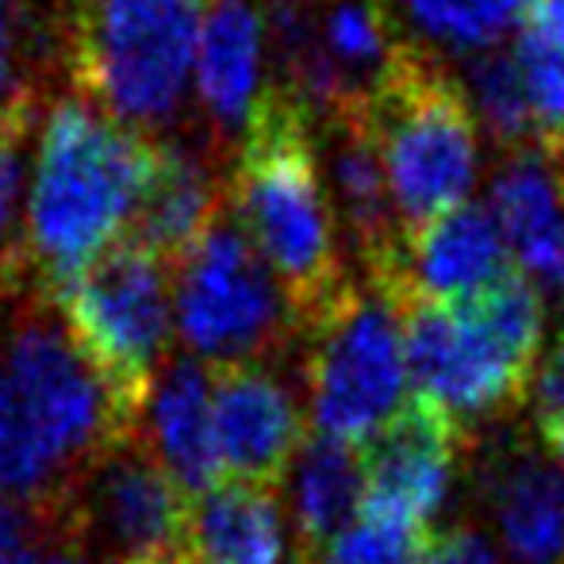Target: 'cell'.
<instances>
[{
	"instance_id": "obj_30",
	"label": "cell",
	"mask_w": 564,
	"mask_h": 564,
	"mask_svg": "<svg viewBox=\"0 0 564 564\" xmlns=\"http://www.w3.org/2000/svg\"><path fill=\"white\" fill-rule=\"evenodd\" d=\"M20 112L15 105V54H12V12L0 0V119Z\"/></svg>"
},
{
	"instance_id": "obj_1",
	"label": "cell",
	"mask_w": 564,
	"mask_h": 564,
	"mask_svg": "<svg viewBox=\"0 0 564 564\" xmlns=\"http://www.w3.org/2000/svg\"><path fill=\"white\" fill-rule=\"evenodd\" d=\"M158 162L139 131L85 100H62L39 134L23 238L46 289L123 242Z\"/></svg>"
},
{
	"instance_id": "obj_11",
	"label": "cell",
	"mask_w": 564,
	"mask_h": 564,
	"mask_svg": "<svg viewBox=\"0 0 564 564\" xmlns=\"http://www.w3.org/2000/svg\"><path fill=\"white\" fill-rule=\"evenodd\" d=\"M511 273L503 230L488 204H460L431 224L403 230L384 258L372 265V281L395 292L403 307L465 304Z\"/></svg>"
},
{
	"instance_id": "obj_14",
	"label": "cell",
	"mask_w": 564,
	"mask_h": 564,
	"mask_svg": "<svg viewBox=\"0 0 564 564\" xmlns=\"http://www.w3.org/2000/svg\"><path fill=\"white\" fill-rule=\"evenodd\" d=\"M212 384L216 372L208 365L173 357L154 372L134 415V438L188 499L224 480L212 423Z\"/></svg>"
},
{
	"instance_id": "obj_24",
	"label": "cell",
	"mask_w": 564,
	"mask_h": 564,
	"mask_svg": "<svg viewBox=\"0 0 564 564\" xmlns=\"http://www.w3.org/2000/svg\"><path fill=\"white\" fill-rule=\"evenodd\" d=\"M465 97H468V105H473V116L484 119V127H488L499 142H514V150H522V142L534 139L527 93H522L511 51L476 54L473 66H468Z\"/></svg>"
},
{
	"instance_id": "obj_32",
	"label": "cell",
	"mask_w": 564,
	"mask_h": 564,
	"mask_svg": "<svg viewBox=\"0 0 564 564\" xmlns=\"http://www.w3.org/2000/svg\"><path fill=\"white\" fill-rule=\"evenodd\" d=\"M527 28L553 43H564V0H530Z\"/></svg>"
},
{
	"instance_id": "obj_6",
	"label": "cell",
	"mask_w": 564,
	"mask_h": 564,
	"mask_svg": "<svg viewBox=\"0 0 564 564\" xmlns=\"http://www.w3.org/2000/svg\"><path fill=\"white\" fill-rule=\"evenodd\" d=\"M0 377L74 484L100 449L134 431V411L77 346L51 300L15 307L0 327Z\"/></svg>"
},
{
	"instance_id": "obj_23",
	"label": "cell",
	"mask_w": 564,
	"mask_h": 564,
	"mask_svg": "<svg viewBox=\"0 0 564 564\" xmlns=\"http://www.w3.org/2000/svg\"><path fill=\"white\" fill-rule=\"evenodd\" d=\"M511 58L527 93L534 147L550 158H564V43L522 28Z\"/></svg>"
},
{
	"instance_id": "obj_21",
	"label": "cell",
	"mask_w": 564,
	"mask_h": 564,
	"mask_svg": "<svg viewBox=\"0 0 564 564\" xmlns=\"http://www.w3.org/2000/svg\"><path fill=\"white\" fill-rule=\"evenodd\" d=\"M327 142H330V188L338 196V212L346 219V227H354L357 242L369 253V261L377 265L388 253V246L400 238L380 154L354 108L330 116Z\"/></svg>"
},
{
	"instance_id": "obj_2",
	"label": "cell",
	"mask_w": 564,
	"mask_h": 564,
	"mask_svg": "<svg viewBox=\"0 0 564 564\" xmlns=\"http://www.w3.org/2000/svg\"><path fill=\"white\" fill-rule=\"evenodd\" d=\"M235 227L289 292L300 319L341 289L335 208L319 177L307 112L284 93L261 97L230 181Z\"/></svg>"
},
{
	"instance_id": "obj_28",
	"label": "cell",
	"mask_w": 564,
	"mask_h": 564,
	"mask_svg": "<svg viewBox=\"0 0 564 564\" xmlns=\"http://www.w3.org/2000/svg\"><path fill=\"white\" fill-rule=\"evenodd\" d=\"M527 400L542 426L564 419V330L538 354L527 380Z\"/></svg>"
},
{
	"instance_id": "obj_19",
	"label": "cell",
	"mask_w": 564,
	"mask_h": 564,
	"mask_svg": "<svg viewBox=\"0 0 564 564\" xmlns=\"http://www.w3.org/2000/svg\"><path fill=\"white\" fill-rule=\"evenodd\" d=\"M216 208L219 196L208 165L185 147H158L154 173L131 224V242L147 246L162 261H181L216 224Z\"/></svg>"
},
{
	"instance_id": "obj_33",
	"label": "cell",
	"mask_w": 564,
	"mask_h": 564,
	"mask_svg": "<svg viewBox=\"0 0 564 564\" xmlns=\"http://www.w3.org/2000/svg\"><path fill=\"white\" fill-rule=\"evenodd\" d=\"M542 438H545V446H550V457L564 468V419H557V423H550V426H542Z\"/></svg>"
},
{
	"instance_id": "obj_16",
	"label": "cell",
	"mask_w": 564,
	"mask_h": 564,
	"mask_svg": "<svg viewBox=\"0 0 564 564\" xmlns=\"http://www.w3.org/2000/svg\"><path fill=\"white\" fill-rule=\"evenodd\" d=\"M491 542L507 564H564V468L550 453L503 446L480 476Z\"/></svg>"
},
{
	"instance_id": "obj_20",
	"label": "cell",
	"mask_w": 564,
	"mask_h": 564,
	"mask_svg": "<svg viewBox=\"0 0 564 564\" xmlns=\"http://www.w3.org/2000/svg\"><path fill=\"white\" fill-rule=\"evenodd\" d=\"M284 511L292 519L300 545L315 550L335 538L346 522L361 514L365 503V460L357 449L330 438H304L296 457L284 468Z\"/></svg>"
},
{
	"instance_id": "obj_17",
	"label": "cell",
	"mask_w": 564,
	"mask_h": 564,
	"mask_svg": "<svg viewBox=\"0 0 564 564\" xmlns=\"http://www.w3.org/2000/svg\"><path fill=\"white\" fill-rule=\"evenodd\" d=\"M177 564H307V553L269 484L219 480L188 499Z\"/></svg>"
},
{
	"instance_id": "obj_26",
	"label": "cell",
	"mask_w": 564,
	"mask_h": 564,
	"mask_svg": "<svg viewBox=\"0 0 564 564\" xmlns=\"http://www.w3.org/2000/svg\"><path fill=\"white\" fill-rule=\"evenodd\" d=\"M28 193V112L0 119V269L12 265L20 208Z\"/></svg>"
},
{
	"instance_id": "obj_9",
	"label": "cell",
	"mask_w": 564,
	"mask_h": 564,
	"mask_svg": "<svg viewBox=\"0 0 564 564\" xmlns=\"http://www.w3.org/2000/svg\"><path fill=\"white\" fill-rule=\"evenodd\" d=\"M212 0H93L77 35V74L105 112L162 123L181 108Z\"/></svg>"
},
{
	"instance_id": "obj_15",
	"label": "cell",
	"mask_w": 564,
	"mask_h": 564,
	"mask_svg": "<svg viewBox=\"0 0 564 564\" xmlns=\"http://www.w3.org/2000/svg\"><path fill=\"white\" fill-rule=\"evenodd\" d=\"M507 253L542 296L564 300V165L545 150H514L488 196Z\"/></svg>"
},
{
	"instance_id": "obj_5",
	"label": "cell",
	"mask_w": 564,
	"mask_h": 564,
	"mask_svg": "<svg viewBox=\"0 0 564 564\" xmlns=\"http://www.w3.org/2000/svg\"><path fill=\"white\" fill-rule=\"evenodd\" d=\"M304 411L319 438L372 446L411 408L403 304L380 281L341 284L312 315Z\"/></svg>"
},
{
	"instance_id": "obj_27",
	"label": "cell",
	"mask_w": 564,
	"mask_h": 564,
	"mask_svg": "<svg viewBox=\"0 0 564 564\" xmlns=\"http://www.w3.org/2000/svg\"><path fill=\"white\" fill-rule=\"evenodd\" d=\"M46 514L0 499V564H43Z\"/></svg>"
},
{
	"instance_id": "obj_3",
	"label": "cell",
	"mask_w": 564,
	"mask_h": 564,
	"mask_svg": "<svg viewBox=\"0 0 564 564\" xmlns=\"http://www.w3.org/2000/svg\"><path fill=\"white\" fill-rule=\"evenodd\" d=\"M545 319V296L514 269L465 304L403 307L415 408L453 431L511 408L542 354Z\"/></svg>"
},
{
	"instance_id": "obj_18",
	"label": "cell",
	"mask_w": 564,
	"mask_h": 564,
	"mask_svg": "<svg viewBox=\"0 0 564 564\" xmlns=\"http://www.w3.org/2000/svg\"><path fill=\"white\" fill-rule=\"evenodd\" d=\"M265 23L250 0H212L196 43L193 82L219 127H246L261 105Z\"/></svg>"
},
{
	"instance_id": "obj_8",
	"label": "cell",
	"mask_w": 564,
	"mask_h": 564,
	"mask_svg": "<svg viewBox=\"0 0 564 564\" xmlns=\"http://www.w3.org/2000/svg\"><path fill=\"white\" fill-rule=\"evenodd\" d=\"M46 292L77 346L139 415L142 395L177 335L170 265L147 246L123 238Z\"/></svg>"
},
{
	"instance_id": "obj_22",
	"label": "cell",
	"mask_w": 564,
	"mask_h": 564,
	"mask_svg": "<svg viewBox=\"0 0 564 564\" xmlns=\"http://www.w3.org/2000/svg\"><path fill=\"white\" fill-rule=\"evenodd\" d=\"M530 0H400L408 23L442 51L484 54L527 20Z\"/></svg>"
},
{
	"instance_id": "obj_25",
	"label": "cell",
	"mask_w": 564,
	"mask_h": 564,
	"mask_svg": "<svg viewBox=\"0 0 564 564\" xmlns=\"http://www.w3.org/2000/svg\"><path fill=\"white\" fill-rule=\"evenodd\" d=\"M423 550L419 530L361 511L335 538L315 545L307 564H423Z\"/></svg>"
},
{
	"instance_id": "obj_34",
	"label": "cell",
	"mask_w": 564,
	"mask_h": 564,
	"mask_svg": "<svg viewBox=\"0 0 564 564\" xmlns=\"http://www.w3.org/2000/svg\"><path fill=\"white\" fill-rule=\"evenodd\" d=\"M0 284H4V269H0Z\"/></svg>"
},
{
	"instance_id": "obj_4",
	"label": "cell",
	"mask_w": 564,
	"mask_h": 564,
	"mask_svg": "<svg viewBox=\"0 0 564 564\" xmlns=\"http://www.w3.org/2000/svg\"><path fill=\"white\" fill-rule=\"evenodd\" d=\"M354 112L384 165L400 235L468 204L480 173L476 116L465 85L442 74L426 54L400 51Z\"/></svg>"
},
{
	"instance_id": "obj_12",
	"label": "cell",
	"mask_w": 564,
	"mask_h": 564,
	"mask_svg": "<svg viewBox=\"0 0 564 564\" xmlns=\"http://www.w3.org/2000/svg\"><path fill=\"white\" fill-rule=\"evenodd\" d=\"M216 453L227 480L269 484L304 446V395L273 361L216 372L212 384Z\"/></svg>"
},
{
	"instance_id": "obj_31",
	"label": "cell",
	"mask_w": 564,
	"mask_h": 564,
	"mask_svg": "<svg viewBox=\"0 0 564 564\" xmlns=\"http://www.w3.org/2000/svg\"><path fill=\"white\" fill-rule=\"evenodd\" d=\"M43 564H97L85 553V545L62 527L58 514H46V542H43Z\"/></svg>"
},
{
	"instance_id": "obj_7",
	"label": "cell",
	"mask_w": 564,
	"mask_h": 564,
	"mask_svg": "<svg viewBox=\"0 0 564 564\" xmlns=\"http://www.w3.org/2000/svg\"><path fill=\"white\" fill-rule=\"evenodd\" d=\"M300 312L235 224H212L177 261L173 330L212 372L265 365L289 341Z\"/></svg>"
},
{
	"instance_id": "obj_10",
	"label": "cell",
	"mask_w": 564,
	"mask_h": 564,
	"mask_svg": "<svg viewBox=\"0 0 564 564\" xmlns=\"http://www.w3.org/2000/svg\"><path fill=\"white\" fill-rule=\"evenodd\" d=\"M54 514L97 564H177L188 496L131 431L100 449Z\"/></svg>"
},
{
	"instance_id": "obj_35",
	"label": "cell",
	"mask_w": 564,
	"mask_h": 564,
	"mask_svg": "<svg viewBox=\"0 0 564 564\" xmlns=\"http://www.w3.org/2000/svg\"><path fill=\"white\" fill-rule=\"evenodd\" d=\"M557 162H561V165H564V158H557Z\"/></svg>"
},
{
	"instance_id": "obj_13",
	"label": "cell",
	"mask_w": 564,
	"mask_h": 564,
	"mask_svg": "<svg viewBox=\"0 0 564 564\" xmlns=\"http://www.w3.org/2000/svg\"><path fill=\"white\" fill-rule=\"evenodd\" d=\"M361 511L426 530L453 503L460 476V431L411 403L365 453Z\"/></svg>"
},
{
	"instance_id": "obj_29",
	"label": "cell",
	"mask_w": 564,
	"mask_h": 564,
	"mask_svg": "<svg viewBox=\"0 0 564 564\" xmlns=\"http://www.w3.org/2000/svg\"><path fill=\"white\" fill-rule=\"evenodd\" d=\"M423 564H507L488 530L480 527H449L423 550Z\"/></svg>"
}]
</instances>
